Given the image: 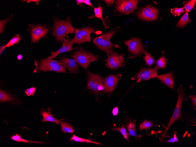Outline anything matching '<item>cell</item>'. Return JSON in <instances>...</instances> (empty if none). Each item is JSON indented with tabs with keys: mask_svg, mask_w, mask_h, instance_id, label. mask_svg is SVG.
Instances as JSON below:
<instances>
[{
	"mask_svg": "<svg viewBox=\"0 0 196 147\" xmlns=\"http://www.w3.org/2000/svg\"><path fill=\"white\" fill-rule=\"evenodd\" d=\"M61 130L64 133H72L74 131L73 127L72 125L68 122L62 121L60 123Z\"/></svg>",
	"mask_w": 196,
	"mask_h": 147,
	"instance_id": "obj_24",
	"label": "cell"
},
{
	"mask_svg": "<svg viewBox=\"0 0 196 147\" xmlns=\"http://www.w3.org/2000/svg\"><path fill=\"white\" fill-rule=\"evenodd\" d=\"M158 70L156 65L154 67L150 68L142 67L135 75L131 78V79L134 80H137L136 82H138L156 78Z\"/></svg>",
	"mask_w": 196,
	"mask_h": 147,
	"instance_id": "obj_9",
	"label": "cell"
},
{
	"mask_svg": "<svg viewBox=\"0 0 196 147\" xmlns=\"http://www.w3.org/2000/svg\"><path fill=\"white\" fill-rule=\"evenodd\" d=\"M53 22V34L58 42L62 43L67 35L75 32V28L71 25L70 17L69 16L64 20H60L54 17Z\"/></svg>",
	"mask_w": 196,
	"mask_h": 147,
	"instance_id": "obj_1",
	"label": "cell"
},
{
	"mask_svg": "<svg viewBox=\"0 0 196 147\" xmlns=\"http://www.w3.org/2000/svg\"><path fill=\"white\" fill-rule=\"evenodd\" d=\"M178 98L173 114L167 126L161 134L160 141L163 142L165 139L166 134L169 128L175 122L183 119L181 113V108L183 102L187 101L183 85H181L177 89Z\"/></svg>",
	"mask_w": 196,
	"mask_h": 147,
	"instance_id": "obj_2",
	"label": "cell"
},
{
	"mask_svg": "<svg viewBox=\"0 0 196 147\" xmlns=\"http://www.w3.org/2000/svg\"><path fill=\"white\" fill-rule=\"evenodd\" d=\"M114 30L95 37L93 40L94 44L107 55L113 53L114 45L110 41L112 36L116 33Z\"/></svg>",
	"mask_w": 196,
	"mask_h": 147,
	"instance_id": "obj_5",
	"label": "cell"
},
{
	"mask_svg": "<svg viewBox=\"0 0 196 147\" xmlns=\"http://www.w3.org/2000/svg\"><path fill=\"white\" fill-rule=\"evenodd\" d=\"M21 38L22 37L18 34L15 36L6 45L1 47L0 55L4 49L6 48L10 47L15 44H16L20 41Z\"/></svg>",
	"mask_w": 196,
	"mask_h": 147,
	"instance_id": "obj_23",
	"label": "cell"
},
{
	"mask_svg": "<svg viewBox=\"0 0 196 147\" xmlns=\"http://www.w3.org/2000/svg\"><path fill=\"white\" fill-rule=\"evenodd\" d=\"M191 21V20L189 18L188 13L185 12L179 21L176 24V26L177 27L182 29L187 24L190 22Z\"/></svg>",
	"mask_w": 196,
	"mask_h": 147,
	"instance_id": "obj_22",
	"label": "cell"
},
{
	"mask_svg": "<svg viewBox=\"0 0 196 147\" xmlns=\"http://www.w3.org/2000/svg\"><path fill=\"white\" fill-rule=\"evenodd\" d=\"M22 56L21 55H19L17 56V58L18 60H20L22 59Z\"/></svg>",
	"mask_w": 196,
	"mask_h": 147,
	"instance_id": "obj_41",
	"label": "cell"
},
{
	"mask_svg": "<svg viewBox=\"0 0 196 147\" xmlns=\"http://www.w3.org/2000/svg\"><path fill=\"white\" fill-rule=\"evenodd\" d=\"M59 62L71 74H75L78 71V66L76 61L74 59L63 57L59 60Z\"/></svg>",
	"mask_w": 196,
	"mask_h": 147,
	"instance_id": "obj_16",
	"label": "cell"
},
{
	"mask_svg": "<svg viewBox=\"0 0 196 147\" xmlns=\"http://www.w3.org/2000/svg\"><path fill=\"white\" fill-rule=\"evenodd\" d=\"M21 136L19 135L18 134H16L15 135H13L10 138L11 139L13 140L19 142H23L26 143H44L42 142H39L35 141H32L29 140L25 139L22 138L21 137Z\"/></svg>",
	"mask_w": 196,
	"mask_h": 147,
	"instance_id": "obj_26",
	"label": "cell"
},
{
	"mask_svg": "<svg viewBox=\"0 0 196 147\" xmlns=\"http://www.w3.org/2000/svg\"><path fill=\"white\" fill-rule=\"evenodd\" d=\"M74 49L75 51L69 56L84 69L87 68L91 62L98 59V57L85 50L82 48H76Z\"/></svg>",
	"mask_w": 196,
	"mask_h": 147,
	"instance_id": "obj_4",
	"label": "cell"
},
{
	"mask_svg": "<svg viewBox=\"0 0 196 147\" xmlns=\"http://www.w3.org/2000/svg\"><path fill=\"white\" fill-rule=\"evenodd\" d=\"M184 9V7L179 8L176 7L171 9L170 12L175 16H179L180 15L181 13H183L185 11Z\"/></svg>",
	"mask_w": 196,
	"mask_h": 147,
	"instance_id": "obj_33",
	"label": "cell"
},
{
	"mask_svg": "<svg viewBox=\"0 0 196 147\" xmlns=\"http://www.w3.org/2000/svg\"><path fill=\"white\" fill-rule=\"evenodd\" d=\"M13 15H12L7 19L4 20H0V33L2 34L4 32V26L6 23L9 22L11 19Z\"/></svg>",
	"mask_w": 196,
	"mask_h": 147,
	"instance_id": "obj_32",
	"label": "cell"
},
{
	"mask_svg": "<svg viewBox=\"0 0 196 147\" xmlns=\"http://www.w3.org/2000/svg\"><path fill=\"white\" fill-rule=\"evenodd\" d=\"M36 89L35 87H31L27 89L25 92L28 96H33L35 93Z\"/></svg>",
	"mask_w": 196,
	"mask_h": 147,
	"instance_id": "obj_35",
	"label": "cell"
},
{
	"mask_svg": "<svg viewBox=\"0 0 196 147\" xmlns=\"http://www.w3.org/2000/svg\"><path fill=\"white\" fill-rule=\"evenodd\" d=\"M162 53L163 54L162 56L156 61V66L158 69L160 68L165 69L168 61L167 59L164 55V53Z\"/></svg>",
	"mask_w": 196,
	"mask_h": 147,
	"instance_id": "obj_25",
	"label": "cell"
},
{
	"mask_svg": "<svg viewBox=\"0 0 196 147\" xmlns=\"http://www.w3.org/2000/svg\"><path fill=\"white\" fill-rule=\"evenodd\" d=\"M94 12V15L92 16L89 17V18H97L100 19L102 22V23L104 27L106 28L109 27V25L107 23V19H104L102 17V10L103 8L101 7V4H99V6L98 7L93 8Z\"/></svg>",
	"mask_w": 196,
	"mask_h": 147,
	"instance_id": "obj_20",
	"label": "cell"
},
{
	"mask_svg": "<svg viewBox=\"0 0 196 147\" xmlns=\"http://www.w3.org/2000/svg\"><path fill=\"white\" fill-rule=\"evenodd\" d=\"M113 130H116L119 131L123 135L124 138H125L127 141H129V134L126 131L125 127L123 125L122 126L117 127L115 128L112 129Z\"/></svg>",
	"mask_w": 196,
	"mask_h": 147,
	"instance_id": "obj_31",
	"label": "cell"
},
{
	"mask_svg": "<svg viewBox=\"0 0 196 147\" xmlns=\"http://www.w3.org/2000/svg\"><path fill=\"white\" fill-rule=\"evenodd\" d=\"M29 30L31 43H33L44 37L48 32L49 29L43 25L35 24L31 25Z\"/></svg>",
	"mask_w": 196,
	"mask_h": 147,
	"instance_id": "obj_10",
	"label": "cell"
},
{
	"mask_svg": "<svg viewBox=\"0 0 196 147\" xmlns=\"http://www.w3.org/2000/svg\"><path fill=\"white\" fill-rule=\"evenodd\" d=\"M124 42L128 47L129 58L141 55L145 51L140 40L138 37L124 41Z\"/></svg>",
	"mask_w": 196,
	"mask_h": 147,
	"instance_id": "obj_8",
	"label": "cell"
},
{
	"mask_svg": "<svg viewBox=\"0 0 196 147\" xmlns=\"http://www.w3.org/2000/svg\"><path fill=\"white\" fill-rule=\"evenodd\" d=\"M118 112V109L117 107L114 108L112 110V114L113 115H116Z\"/></svg>",
	"mask_w": 196,
	"mask_h": 147,
	"instance_id": "obj_37",
	"label": "cell"
},
{
	"mask_svg": "<svg viewBox=\"0 0 196 147\" xmlns=\"http://www.w3.org/2000/svg\"><path fill=\"white\" fill-rule=\"evenodd\" d=\"M0 102H6L11 104L18 103V100L12 95L4 91L0 90Z\"/></svg>",
	"mask_w": 196,
	"mask_h": 147,
	"instance_id": "obj_19",
	"label": "cell"
},
{
	"mask_svg": "<svg viewBox=\"0 0 196 147\" xmlns=\"http://www.w3.org/2000/svg\"><path fill=\"white\" fill-rule=\"evenodd\" d=\"M24 1H26L27 3H29L31 2H33L35 3L37 5H38L39 4V2L40 0H24Z\"/></svg>",
	"mask_w": 196,
	"mask_h": 147,
	"instance_id": "obj_38",
	"label": "cell"
},
{
	"mask_svg": "<svg viewBox=\"0 0 196 147\" xmlns=\"http://www.w3.org/2000/svg\"><path fill=\"white\" fill-rule=\"evenodd\" d=\"M87 74V89H90L95 93L102 91L104 89V80L99 75L89 71Z\"/></svg>",
	"mask_w": 196,
	"mask_h": 147,
	"instance_id": "obj_6",
	"label": "cell"
},
{
	"mask_svg": "<svg viewBox=\"0 0 196 147\" xmlns=\"http://www.w3.org/2000/svg\"><path fill=\"white\" fill-rule=\"evenodd\" d=\"M121 78V75L119 74L116 75L111 74L107 77L104 80V92L110 93L113 92Z\"/></svg>",
	"mask_w": 196,
	"mask_h": 147,
	"instance_id": "obj_14",
	"label": "cell"
},
{
	"mask_svg": "<svg viewBox=\"0 0 196 147\" xmlns=\"http://www.w3.org/2000/svg\"><path fill=\"white\" fill-rule=\"evenodd\" d=\"M179 141H180L177 136V131H175L173 136L171 138L163 142L174 143Z\"/></svg>",
	"mask_w": 196,
	"mask_h": 147,
	"instance_id": "obj_34",
	"label": "cell"
},
{
	"mask_svg": "<svg viewBox=\"0 0 196 147\" xmlns=\"http://www.w3.org/2000/svg\"><path fill=\"white\" fill-rule=\"evenodd\" d=\"M83 3L88 6L92 7L93 8L94 7L89 0H84Z\"/></svg>",
	"mask_w": 196,
	"mask_h": 147,
	"instance_id": "obj_39",
	"label": "cell"
},
{
	"mask_svg": "<svg viewBox=\"0 0 196 147\" xmlns=\"http://www.w3.org/2000/svg\"><path fill=\"white\" fill-rule=\"evenodd\" d=\"M136 120H130L126 122V126L129 133V135L139 139L138 136L136 131L135 124Z\"/></svg>",
	"mask_w": 196,
	"mask_h": 147,
	"instance_id": "obj_21",
	"label": "cell"
},
{
	"mask_svg": "<svg viewBox=\"0 0 196 147\" xmlns=\"http://www.w3.org/2000/svg\"><path fill=\"white\" fill-rule=\"evenodd\" d=\"M50 107L47 108L45 111L44 109H42L40 111V114L43 116L42 122L49 121L54 122L56 124H59L62 121L55 118L52 115L51 112Z\"/></svg>",
	"mask_w": 196,
	"mask_h": 147,
	"instance_id": "obj_18",
	"label": "cell"
},
{
	"mask_svg": "<svg viewBox=\"0 0 196 147\" xmlns=\"http://www.w3.org/2000/svg\"><path fill=\"white\" fill-rule=\"evenodd\" d=\"M140 1L137 0H119L116 2L117 11L120 12L128 15L137 8Z\"/></svg>",
	"mask_w": 196,
	"mask_h": 147,
	"instance_id": "obj_11",
	"label": "cell"
},
{
	"mask_svg": "<svg viewBox=\"0 0 196 147\" xmlns=\"http://www.w3.org/2000/svg\"><path fill=\"white\" fill-rule=\"evenodd\" d=\"M156 78L160 82L168 87L172 91L175 90V80L173 70L161 75H157Z\"/></svg>",
	"mask_w": 196,
	"mask_h": 147,
	"instance_id": "obj_15",
	"label": "cell"
},
{
	"mask_svg": "<svg viewBox=\"0 0 196 147\" xmlns=\"http://www.w3.org/2000/svg\"><path fill=\"white\" fill-rule=\"evenodd\" d=\"M76 1L78 4H82L83 3L84 0H77Z\"/></svg>",
	"mask_w": 196,
	"mask_h": 147,
	"instance_id": "obj_42",
	"label": "cell"
},
{
	"mask_svg": "<svg viewBox=\"0 0 196 147\" xmlns=\"http://www.w3.org/2000/svg\"><path fill=\"white\" fill-rule=\"evenodd\" d=\"M196 1V0H190L183 1L184 7L186 12L189 13L194 9Z\"/></svg>",
	"mask_w": 196,
	"mask_h": 147,
	"instance_id": "obj_30",
	"label": "cell"
},
{
	"mask_svg": "<svg viewBox=\"0 0 196 147\" xmlns=\"http://www.w3.org/2000/svg\"><path fill=\"white\" fill-rule=\"evenodd\" d=\"M191 102V105L193 107L194 110L196 109V96L190 95L189 96Z\"/></svg>",
	"mask_w": 196,
	"mask_h": 147,
	"instance_id": "obj_36",
	"label": "cell"
},
{
	"mask_svg": "<svg viewBox=\"0 0 196 147\" xmlns=\"http://www.w3.org/2000/svg\"><path fill=\"white\" fill-rule=\"evenodd\" d=\"M93 31V28L89 26L82 29L75 28V36L71 40L72 44L80 45L90 41L91 40L90 35Z\"/></svg>",
	"mask_w": 196,
	"mask_h": 147,
	"instance_id": "obj_7",
	"label": "cell"
},
{
	"mask_svg": "<svg viewBox=\"0 0 196 147\" xmlns=\"http://www.w3.org/2000/svg\"><path fill=\"white\" fill-rule=\"evenodd\" d=\"M107 56V58L105 61L106 62L107 66L110 69L116 70L125 65L126 62L122 55L113 52Z\"/></svg>",
	"mask_w": 196,
	"mask_h": 147,
	"instance_id": "obj_12",
	"label": "cell"
},
{
	"mask_svg": "<svg viewBox=\"0 0 196 147\" xmlns=\"http://www.w3.org/2000/svg\"><path fill=\"white\" fill-rule=\"evenodd\" d=\"M70 141H74L81 142V143H88L95 144L97 145H100V143L98 142L93 141L89 139L83 138L79 137L75 135H73L72 136L70 139Z\"/></svg>",
	"mask_w": 196,
	"mask_h": 147,
	"instance_id": "obj_29",
	"label": "cell"
},
{
	"mask_svg": "<svg viewBox=\"0 0 196 147\" xmlns=\"http://www.w3.org/2000/svg\"><path fill=\"white\" fill-rule=\"evenodd\" d=\"M36 67L33 72H38L43 71H51L57 72L65 73L66 70L57 60H53L48 57L40 60H35Z\"/></svg>",
	"mask_w": 196,
	"mask_h": 147,
	"instance_id": "obj_3",
	"label": "cell"
},
{
	"mask_svg": "<svg viewBox=\"0 0 196 147\" xmlns=\"http://www.w3.org/2000/svg\"><path fill=\"white\" fill-rule=\"evenodd\" d=\"M104 1L106 3L107 6H109L111 4H112L113 3L114 0H104Z\"/></svg>",
	"mask_w": 196,
	"mask_h": 147,
	"instance_id": "obj_40",
	"label": "cell"
},
{
	"mask_svg": "<svg viewBox=\"0 0 196 147\" xmlns=\"http://www.w3.org/2000/svg\"><path fill=\"white\" fill-rule=\"evenodd\" d=\"M143 53L145 55L143 57V59L146 65L148 67H150L153 65L155 63L156 61L153 57L147 52L144 51Z\"/></svg>",
	"mask_w": 196,
	"mask_h": 147,
	"instance_id": "obj_27",
	"label": "cell"
},
{
	"mask_svg": "<svg viewBox=\"0 0 196 147\" xmlns=\"http://www.w3.org/2000/svg\"><path fill=\"white\" fill-rule=\"evenodd\" d=\"M155 124L151 121L147 120H145L139 124V129L141 131L145 129L146 131L150 129L151 127H153Z\"/></svg>",
	"mask_w": 196,
	"mask_h": 147,
	"instance_id": "obj_28",
	"label": "cell"
},
{
	"mask_svg": "<svg viewBox=\"0 0 196 147\" xmlns=\"http://www.w3.org/2000/svg\"><path fill=\"white\" fill-rule=\"evenodd\" d=\"M70 39L69 38L65 39L62 46L57 50L52 52V55L49 57L53 59L60 54L73 50L74 49L72 48L73 44Z\"/></svg>",
	"mask_w": 196,
	"mask_h": 147,
	"instance_id": "obj_17",
	"label": "cell"
},
{
	"mask_svg": "<svg viewBox=\"0 0 196 147\" xmlns=\"http://www.w3.org/2000/svg\"><path fill=\"white\" fill-rule=\"evenodd\" d=\"M138 18L146 21H153L157 19L158 11L154 7L148 6L139 11L137 14Z\"/></svg>",
	"mask_w": 196,
	"mask_h": 147,
	"instance_id": "obj_13",
	"label": "cell"
}]
</instances>
